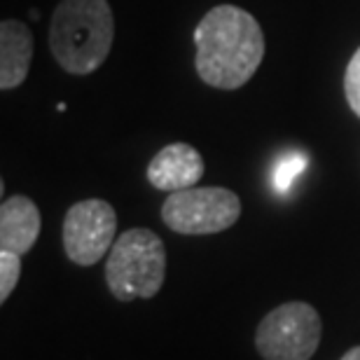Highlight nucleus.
<instances>
[{"label":"nucleus","mask_w":360,"mask_h":360,"mask_svg":"<svg viewBox=\"0 0 360 360\" xmlns=\"http://www.w3.org/2000/svg\"><path fill=\"white\" fill-rule=\"evenodd\" d=\"M344 94H347L351 110L360 117V47L351 56L347 73H344Z\"/></svg>","instance_id":"nucleus-12"},{"label":"nucleus","mask_w":360,"mask_h":360,"mask_svg":"<svg viewBox=\"0 0 360 360\" xmlns=\"http://www.w3.org/2000/svg\"><path fill=\"white\" fill-rule=\"evenodd\" d=\"M21 276V255L0 250V302H7Z\"/></svg>","instance_id":"nucleus-11"},{"label":"nucleus","mask_w":360,"mask_h":360,"mask_svg":"<svg viewBox=\"0 0 360 360\" xmlns=\"http://www.w3.org/2000/svg\"><path fill=\"white\" fill-rule=\"evenodd\" d=\"M307 162H309L307 155H302V153H288V155L281 157V160L276 162V167H274V174H271L274 190L281 192V194L290 190L295 178L307 169Z\"/></svg>","instance_id":"nucleus-10"},{"label":"nucleus","mask_w":360,"mask_h":360,"mask_svg":"<svg viewBox=\"0 0 360 360\" xmlns=\"http://www.w3.org/2000/svg\"><path fill=\"white\" fill-rule=\"evenodd\" d=\"M33 59V33L24 21L3 19L0 24V89L10 91L26 80Z\"/></svg>","instance_id":"nucleus-9"},{"label":"nucleus","mask_w":360,"mask_h":360,"mask_svg":"<svg viewBox=\"0 0 360 360\" xmlns=\"http://www.w3.org/2000/svg\"><path fill=\"white\" fill-rule=\"evenodd\" d=\"M194 68L208 87H243L264 59V33L253 14L236 5H218L194 28Z\"/></svg>","instance_id":"nucleus-1"},{"label":"nucleus","mask_w":360,"mask_h":360,"mask_svg":"<svg viewBox=\"0 0 360 360\" xmlns=\"http://www.w3.org/2000/svg\"><path fill=\"white\" fill-rule=\"evenodd\" d=\"M340 360H360V347H354L351 351H347Z\"/></svg>","instance_id":"nucleus-13"},{"label":"nucleus","mask_w":360,"mask_h":360,"mask_svg":"<svg viewBox=\"0 0 360 360\" xmlns=\"http://www.w3.org/2000/svg\"><path fill=\"white\" fill-rule=\"evenodd\" d=\"M167 276V250L162 239L146 227L122 232L105 262V283L120 302L148 300L162 290Z\"/></svg>","instance_id":"nucleus-3"},{"label":"nucleus","mask_w":360,"mask_h":360,"mask_svg":"<svg viewBox=\"0 0 360 360\" xmlns=\"http://www.w3.org/2000/svg\"><path fill=\"white\" fill-rule=\"evenodd\" d=\"M241 199L227 187H187L171 192L162 206V220L178 234H218L234 227Z\"/></svg>","instance_id":"nucleus-5"},{"label":"nucleus","mask_w":360,"mask_h":360,"mask_svg":"<svg viewBox=\"0 0 360 360\" xmlns=\"http://www.w3.org/2000/svg\"><path fill=\"white\" fill-rule=\"evenodd\" d=\"M115 40L108 0H61L49 24V49L70 75H91L103 66Z\"/></svg>","instance_id":"nucleus-2"},{"label":"nucleus","mask_w":360,"mask_h":360,"mask_svg":"<svg viewBox=\"0 0 360 360\" xmlns=\"http://www.w3.org/2000/svg\"><path fill=\"white\" fill-rule=\"evenodd\" d=\"M42 229L40 211L24 194H14L0 206V250L26 255Z\"/></svg>","instance_id":"nucleus-8"},{"label":"nucleus","mask_w":360,"mask_h":360,"mask_svg":"<svg viewBox=\"0 0 360 360\" xmlns=\"http://www.w3.org/2000/svg\"><path fill=\"white\" fill-rule=\"evenodd\" d=\"M323 321L307 302H285L264 316L255 347L264 360H309L321 344Z\"/></svg>","instance_id":"nucleus-4"},{"label":"nucleus","mask_w":360,"mask_h":360,"mask_svg":"<svg viewBox=\"0 0 360 360\" xmlns=\"http://www.w3.org/2000/svg\"><path fill=\"white\" fill-rule=\"evenodd\" d=\"M117 232V213L103 199L77 201L63 218V250L68 260L91 267L112 248Z\"/></svg>","instance_id":"nucleus-6"},{"label":"nucleus","mask_w":360,"mask_h":360,"mask_svg":"<svg viewBox=\"0 0 360 360\" xmlns=\"http://www.w3.org/2000/svg\"><path fill=\"white\" fill-rule=\"evenodd\" d=\"M204 176V160L197 148L187 143H171L162 148L148 164V180L155 190L178 192L194 187Z\"/></svg>","instance_id":"nucleus-7"}]
</instances>
